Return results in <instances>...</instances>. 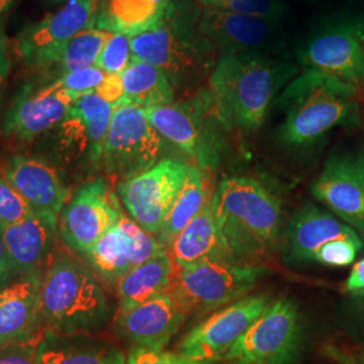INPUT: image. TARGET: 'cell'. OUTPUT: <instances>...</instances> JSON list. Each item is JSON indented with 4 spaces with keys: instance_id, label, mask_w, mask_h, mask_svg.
<instances>
[{
    "instance_id": "obj_35",
    "label": "cell",
    "mask_w": 364,
    "mask_h": 364,
    "mask_svg": "<svg viewBox=\"0 0 364 364\" xmlns=\"http://www.w3.org/2000/svg\"><path fill=\"white\" fill-rule=\"evenodd\" d=\"M105 77V73L102 69H99L97 66H91L65 73L55 81H53V84L57 88H63L72 93L78 99L82 95L96 91Z\"/></svg>"
},
{
    "instance_id": "obj_40",
    "label": "cell",
    "mask_w": 364,
    "mask_h": 364,
    "mask_svg": "<svg viewBox=\"0 0 364 364\" xmlns=\"http://www.w3.org/2000/svg\"><path fill=\"white\" fill-rule=\"evenodd\" d=\"M18 270L14 264L13 259L6 248V245L3 242V237L0 234V289L7 287L11 284L15 277H18Z\"/></svg>"
},
{
    "instance_id": "obj_31",
    "label": "cell",
    "mask_w": 364,
    "mask_h": 364,
    "mask_svg": "<svg viewBox=\"0 0 364 364\" xmlns=\"http://www.w3.org/2000/svg\"><path fill=\"white\" fill-rule=\"evenodd\" d=\"M114 33L92 27L81 31L53 55L50 64L60 66L63 75L96 66L107 41Z\"/></svg>"
},
{
    "instance_id": "obj_7",
    "label": "cell",
    "mask_w": 364,
    "mask_h": 364,
    "mask_svg": "<svg viewBox=\"0 0 364 364\" xmlns=\"http://www.w3.org/2000/svg\"><path fill=\"white\" fill-rule=\"evenodd\" d=\"M264 274L255 264L207 260L176 269L170 291L191 314H203L246 297Z\"/></svg>"
},
{
    "instance_id": "obj_2",
    "label": "cell",
    "mask_w": 364,
    "mask_h": 364,
    "mask_svg": "<svg viewBox=\"0 0 364 364\" xmlns=\"http://www.w3.org/2000/svg\"><path fill=\"white\" fill-rule=\"evenodd\" d=\"M285 120L279 129L282 144L309 146L356 112V87L323 72L304 69L281 95Z\"/></svg>"
},
{
    "instance_id": "obj_43",
    "label": "cell",
    "mask_w": 364,
    "mask_h": 364,
    "mask_svg": "<svg viewBox=\"0 0 364 364\" xmlns=\"http://www.w3.org/2000/svg\"><path fill=\"white\" fill-rule=\"evenodd\" d=\"M332 356H333L340 364H359L358 362H355L353 358H351V356H348V355H346V353H343V352L336 351V350L332 351Z\"/></svg>"
},
{
    "instance_id": "obj_25",
    "label": "cell",
    "mask_w": 364,
    "mask_h": 364,
    "mask_svg": "<svg viewBox=\"0 0 364 364\" xmlns=\"http://www.w3.org/2000/svg\"><path fill=\"white\" fill-rule=\"evenodd\" d=\"M166 250L176 269L207 260L236 262L221 234L210 200Z\"/></svg>"
},
{
    "instance_id": "obj_12",
    "label": "cell",
    "mask_w": 364,
    "mask_h": 364,
    "mask_svg": "<svg viewBox=\"0 0 364 364\" xmlns=\"http://www.w3.org/2000/svg\"><path fill=\"white\" fill-rule=\"evenodd\" d=\"M304 69L340 78L352 85L364 81V23L344 21L314 30L299 53Z\"/></svg>"
},
{
    "instance_id": "obj_13",
    "label": "cell",
    "mask_w": 364,
    "mask_h": 364,
    "mask_svg": "<svg viewBox=\"0 0 364 364\" xmlns=\"http://www.w3.org/2000/svg\"><path fill=\"white\" fill-rule=\"evenodd\" d=\"M269 304L267 294H254L223 306L185 335L178 352L204 362L224 359Z\"/></svg>"
},
{
    "instance_id": "obj_45",
    "label": "cell",
    "mask_w": 364,
    "mask_h": 364,
    "mask_svg": "<svg viewBox=\"0 0 364 364\" xmlns=\"http://www.w3.org/2000/svg\"><path fill=\"white\" fill-rule=\"evenodd\" d=\"M156 3L159 7H162L164 10H168L170 4H171V0H156Z\"/></svg>"
},
{
    "instance_id": "obj_5",
    "label": "cell",
    "mask_w": 364,
    "mask_h": 364,
    "mask_svg": "<svg viewBox=\"0 0 364 364\" xmlns=\"http://www.w3.org/2000/svg\"><path fill=\"white\" fill-rule=\"evenodd\" d=\"M200 11L170 4L164 18L131 37L132 57L165 72L173 87L203 77L213 46L198 26Z\"/></svg>"
},
{
    "instance_id": "obj_1",
    "label": "cell",
    "mask_w": 364,
    "mask_h": 364,
    "mask_svg": "<svg viewBox=\"0 0 364 364\" xmlns=\"http://www.w3.org/2000/svg\"><path fill=\"white\" fill-rule=\"evenodd\" d=\"M294 68L267 54L221 55L209 75V95L225 130L262 126L274 96Z\"/></svg>"
},
{
    "instance_id": "obj_15",
    "label": "cell",
    "mask_w": 364,
    "mask_h": 364,
    "mask_svg": "<svg viewBox=\"0 0 364 364\" xmlns=\"http://www.w3.org/2000/svg\"><path fill=\"white\" fill-rule=\"evenodd\" d=\"M312 193L364 237V151L331 156L313 183Z\"/></svg>"
},
{
    "instance_id": "obj_48",
    "label": "cell",
    "mask_w": 364,
    "mask_h": 364,
    "mask_svg": "<svg viewBox=\"0 0 364 364\" xmlns=\"http://www.w3.org/2000/svg\"><path fill=\"white\" fill-rule=\"evenodd\" d=\"M53 1H61V0H53Z\"/></svg>"
},
{
    "instance_id": "obj_44",
    "label": "cell",
    "mask_w": 364,
    "mask_h": 364,
    "mask_svg": "<svg viewBox=\"0 0 364 364\" xmlns=\"http://www.w3.org/2000/svg\"><path fill=\"white\" fill-rule=\"evenodd\" d=\"M15 0H0V19L4 14L10 10V7L13 6Z\"/></svg>"
},
{
    "instance_id": "obj_3",
    "label": "cell",
    "mask_w": 364,
    "mask_h": 364,
    "mask_svg": "<svg viewBox=\"0 0 364 364\" xmlns=\"http://www.w3.org/2000/svg\"><path fill=\"white\" fill-rule=\"evenodd\" d=\"M210 204L235 259L262 255L277 243L281 203L259 181L227 177L210 197Z\"/></svg>"
},
{
    "instance_id": "obj_34",
    "label": "cell",
    "mask_w": 364,
    "mask_h": 364,
    "mask_svg": "<svg viewBox=\"0 0 364 364\" xmlns=\"http://www.w3.org/2000/svg\"><path fill=\"white\" fill-rule=\"evenodd\" d=\"M34 210L4 176H0V225L25 220Z\"/></svg>"
},
{
    "instance_id": "obj_21",
    "label": "cell",
    "mask_w": 364,
    "mask_h": 364,
    "mask_svg": "<svg viewBox=\"0 0 364 364\" xmlns=\"http://www.w3.org/2000/svg\"><path fill=\"white\" fill-rule=\"evenodd\" d=\"M58 218L52 212H34L25 220L0 225L3 242L21 277L39 274L58 235Z\"/></svg>"
},
{
    "instance_id": "obj_16",
    "label": "cell",
    "mask_w": 364,
    "mask_h": 364,
    "mask_svg": "<svg viewBox=\"0 0 364 364\" xmlns=\"http://www.w3.org/2000/svg\"><path fill=\"white\" fill-rule=\"evenodd\" d=\"M162 248L156 237L123 213L84 258L93 273L105 281L117 284L126 274Z\"/></svg>"
},
{
    "instance_id": "obj_33",
    "label": "cell",
    "mask_w": 364,
    "mask_h": 364,
    "mask_svg": "<svg viewBox=\"0 0 364 364\" xmlns=\"http://www.w3.org/2000/svg\"><path fill=\"white\" fill-rule=\"evenodd\" d=\"M131 60V37L122 33H114L112 37L107 41L96 66L102 69L105 75L122 76V73L130 64Z\"/></svg>"
},
{
    "instance_id": "obj_32",
    "label": "cell",
    "mask_w": 364,
    "mask_h": 364,
    "mask_svg": "<svg viewBox=\"0 0 364 364\" xmlns=\"http://www.w3.org/2000/svg\"><path fill=\"white\" fill-rule=\"evenodd\" d=\"M204 6L218 10L243 14L257 18L282 21L287 4L282 0H198Z\"/></svg>"
},
{
    "instance_id": "obj_41",
    "label": "cell",
    "mask_w": 364,
    "mask_h": 364,
    "mask_svg": "<svg viewBox=\"0 0 364 364\" xmlns=\"http://www.w3.org/2000/svg\"><path fill=\"white\" fill-rule=\"evenodd\" d=\"M346 289L350 291V293H360L364 290V259L359 260L353 269L351 270V274L347 279V284H346Z\"/></svg>"
},
{
    "instance_id": "obj_19",
    "label": "cell",
    "mask_w": 364,
    "mask_h": 364,
    "mask_svg": "<svg viewBox=\"0 0 364 364\" xmlns=\"http://www.w3.org/2000/svg\"><path fill=\"white\" fill-rule=\"evenodd\" d=\"M189 314L169 290L136 306L119 309L115 329L134 348L164 350Z\"/></svg>"
},
{
    "instance_id": "obj_26",
    "label": "cell",
    "mask_w": 364,
    "mask_h": 364,
    "mask_svg": "<svg viewBox=\"0 0 364 364\" xmlns=\"http://www.w3.org/2000/svg\"><path fill=\"white\" fill-rule=\"evenodd\" d=\"M38 364H126V356L114 344L88 333L46 331L39 340Z\"/></svg>"
},
{
    "instance_id": "obj_22",
    "label": "cell",
    "mask_w": 364,
    "mask_h": 364,
    "mask_svg": "<svg viewBox=\"0 0 364 364\" xmlns=\"http://www.w3.org/2000/svg\"><path fill=\"white\" fill-rule=\"evenodd\" d=\"M41 273L0 289V348L31 340L41 323Z\"/></svg>"
},
{
    "instance_id": "obj_24",
    "label": "cell",
    "mask_w": 364,
    "mask_h": 364,
    "mask_svg": "<svg viewBox=\"0 0 364 364\" xmlns=\"http://www.w3.org/2000/svg\"><path fill=\"white\" fill-rule=\"evenodd\" d=\"M338 239H362L348 224L333 218L323 209L306 204L289 223L287 234V257L296 263L313 262L317 251Z\"/></svg>"
},
{
    "instance_id": "obj_37",
    "label": "cell",
    "mask_w": 364,
    "mask_h": 364,
    "mask_svg": "<svg viewBox=\"0 0 364 364\" xmlns=\"http://www.w3.org/2000/svg\"><path fill=\"white\" fill-rule=\"evenodd\" d=\"M126 364H212V362L191 359L180 352L135 347L129 353Z\"/></svg>"
},
{
    "instance_id": "obj_47",
    "label": "cell",
    "mask_w": 364,
    "mask_h": 364,
    "mask_svg": "<svg viewBox=\"0 0 364 364\" xmlns=\"http://www.w3.org/2000/svg\"><path fill=\"white\" fill-rule=\"evenodd\" d=\"M225 364H240V363H237V362H230V363H225Z\"/></svg>"
},
{
    "instance_id": "obj_42",
    "label": "cell",
    "mask_w": 364,
    "mask_h": 364,
    "mask_svg": "<svg viewBox=\"0 0 364 364\" xmlns=\"http://www.w3.org/2000/svg\"><path fill=\"white\" fill-rule=\"evenodd\" d=\"M10 68H11V63H10V57H9L7 46H6V39L0 33V102L3 97L6 81H7L9 73H10Z\"/></svg>"
},
{
    "instance_id": "obj_14",
    "label": "cell",
    "mask_w": 364,
    "mask_h": 364,
    "mask_svg": "<svg viewBox=\"0 0 364 364\" xmlns=\"http://www.w3.org/2000/svg\"><path fill=\"white\" fill-rule=\"evenodd\" d=\"M115 107L96 92L80 96L63 122L55 127L57 144L75 161L99 166L103 164L105 146Z\"/></svg>"
},
{
    "instance_id": "obj_27",
    "label": "cell",
    "mask_w": 364,
    "mask_h": 364,
    "mask_svg": "<svg viewBox=\"0 0 364 364\" xmlns=\"http://www.w3.org/2000/svg\"><path fill=\"white\" fill-rule=\"evenodd\" d=\"M176 267L168 250L162 248L154 257L126 274L117 282L120 309H127L168 293Z\"/></svg>"
},
{
    "instance_id": "obj_28",
    "label": "cell",
    "mask_w": 364,
    "mask_h": 364,
    "mask_svg": "<svg viewBox=\"0 0 364 364\" xmlns=\"http://www.w3.org/2000/svg\"><path fill=\"white\" fill-rule=\"evenodd\" d=\"M212 195L205 171L192 165L180 195L177 196L159 234L156 235V240L162 247L165 250L169 247L174 237L207 205Z\"/></svg>"
},
{
    "instance_id": "obj_23",
    "label": "cell",
    "mask_w": 364,
    "mask_h": 364,
    "mask_svg": "<svg viewBox=\"0 0 364 364\" xmlns=\"http://www.w3.org/2000/svg\"><path fill=\"white\" fill-rule=\"evenodd\" d=\"M4 177L34 212L60 215L69 200V192L57 170L41 158L14 156L6 166Z\"/></svg>"
},
{
    "instance_id": "obj_38",
    "label": "cell",
    "mask_w": 364,
    "mask_h": 364,
    "mask_svg": "<svg viewBox=\"0 0 364 364\" xmlns=\"http://www.w3.org/2000/svg\"><path fill=\"white\" fill-rule=\"evenodd\" d=\"M38 343L31 340L0 348V364H38Z\"/></svg>"
},
{
    "instance_id": "obj_6",
    "label": "cell",
    "mask_w": 364,
    "mask_h": 364,
    "mask_svg": "<svg viewBox=\"0 0 364 364\" xmlns=\"http://www.w3.org/2000/svg\"><path fill=\"white\" fill-rule=\"evenodd\" d=\"M144 112L158 134L192 158L197 168H218L223 156L221 123L209 92L181 103L144 108Z\"/></svg>"
},
{
    "instance_id": "obj_30",
    "label": "cell",
    "mask_w": 364,
    "mask_h": 364,
    "mask_svg": "<svg viewBox=\"0 0 364 364\" xmlns=\"http://www.w3.org/2000/svg\"><path fill=\"white\" fill-rule=\"evenodd\" d=\"M124 100L142 108L170 105L174 102V87L164 70L132 57L122 73Z\"/></svg>"
},
{
    "instance_id": "obj_17",
    "label": "cell",
    "mask_w": 364,
    "mask_h": 364,
    "mask_svg": "<svg viewBox=\"0 0 364 364\" xmlns=\"http://www.w3.org/2000/svg\"><path fill=\"white\" fill-rule=\"evenodd\" d=\"M198 26L221 55L267 54L279 42L281 21L231 13L204 6Z\"/></svg>"
},
{
    "instance_id": "obj_9",
    "label": "cell",
    "mask_w": 364,
    "mask_h": 364,
    "mask_svg": "<svg viewBox=\"0 0 364 364\" xmlns=\"http://www.w3.org/2000/svg\"><path fill=\"white\" fill-rule=\"evenodd\" d=\"M189 164L165 158L150 169L117 183V197L131 219L158 235L191 170Z\"/></svg>"
},
{
    "instance_id": "obj_20",
    "label": "cell",
    "mask_w": 364,
    "mask_h": 364,
    "mask_svg": "<svg viewBox=\"0 0 364 364\" xmlns=\"http://www.w3.org/2000/svg\"><path fill=\"white\" fill-rule=\"evenodd\" d=\"M76 100V96L57 88L53 82L36 91L27 90L9 111L4 132L22 141H33L55 129Z\"/></svg>"
},
{
    "instance_id": "obj_29",
    "label": "cell",
    "mask_w": 364,
    "mask_h": 364,
    "mask_svg": "<svg viewBox=\"0 0 364 364\" xmlns=\"http://www.w3.org/2000/svg\"><path fill=\"white\" fill-rule=\"evenodd\" d=\"M165 13L156 0H107L99 9L95 27L134 37L156 25Z\"/></svg>"
},
{
    "instance_id": "obj_36",
    "label": "cell",
    "mask_w": 364,
    "mask_h": 364,
    "mask_svg": "<svg viewBox=\"0 0 364 364\" xmlns=\"http://www.w3.org/2000/svg\"><path fill=\"white\" fill-rule=\"evenodd\" d=\"M362 247V239L332 240L317 251L313 262L326 266H348L355 260Z\"/></svg>"
},
{
    "instance_id": "obj_39",
    "label": "cell",
    "mask_w": 364,
    "mask_h": 364,
    "mask_svg": "<svg viewBox=\"0 0 364 364\" xmlns=\"http://www.w3.org/2000/svg\"><path fill=\"white\" fill-rule=\"evenodd\" d=\"M96 93L114 107H117L124 100V87L120 75H105V80L96 90Z\"/></svg>"
},
{
    "instance_id": "obj_11",
    "label": "cell",
    "mask_w": 364,
    "mask_h": 364,
    "mask_svg": "<svg viewBox=\"0 0 364 364\" xmlns=\"http://www.w3.org/2000/svg\"><path fill=\"white\" fill-rule=\"evenodd\" d=\"M123 215L119 200L103 178L85 182L58 218V234L82 258Z\"/></svg>"
},
{
    "instance_id": "obj_46",
    "label": "cell",
    "mask_w": 364,
    "mask_h": 364,
    "mask_svg": "<svg viewBox=\"0 0 364 364\" xmlns=\"http://www.w3.org/2000/svg\"><path fill=\"white\" fill-rule=\"evenodd\" d=\"M356 294H358V296H360V297H363L364 299V290L363 291H360V293H356Z\"/></svg>"
},
{
    "instance_id": "obj_4",
    "label": "cell",
    "mask_w": 364,
    "mask_h": 364,
    "mask_svg": "<svg viewBox=\"0 0 364 364\" xmlns=\"http://www.w3.org/2000/svg\"><path fill=\"white\" fill-rule=\"evenodd\" d=\"M109 304L96 275L82 262L58 255L42 275L41 316L49 331L88 333L105 326Z\"/></svg>"
},
{
    "instance_id": "obj_10",
    "label": "cell",
    "mask_w": 364,
    "mask_h": 364,
    "mask_svg": "<svg viewBox=\"0 0 364 364\" xmlns=\"http://www.w3.org/2000/svg\"><path fill=\"white\" fill-rule=\"evenodd\" d=\"M162 136L151 126L144 108L123 102L115 107L105 139V169L122 180L150 169L161 159Z\"/></svg>"
},
{
    "instance_id": "obj_8",
    "label": "cell",
    "mask_w": 364,
    "mask_h": 364,
    "mask_svg": "<svg viewBox=\"0 0 364 364\" xmlns=\"http://www.w3.org/2000/svg\"><path fill=\"white\" fill-rule=\"evenodd\" d=\"M301 320L289 299L270 302L224 356L240 364H289L299 351Z\"/></svg>"
},
{
    "instance_id": "obj_18",
    "label": "cell",
    "mask_w": 364,
    "mask_h": 364,
    "mask_svg": "<svg viewBox=\"0 0 364 364\" xmlns=\"http://www.w3.org/2000/svg\"><path fill=\"white\" fill-rule=\"evenodd\" d=\"M100 0H69L18 38V50L28 66L49 65L53 55L81 31L95 27Z\"/></svg>"
},
{
    "instance_id": "obj_49",
    "label": "cell",
    "mask_w": 364,
    "mask_h": 364,
    "mask_svg": "<svg viewBox=\"0 0 364 364\" xmlns=\"http://www.w3.org/2000/svg\"><path fill=\"white\" fill-rule=\"evenodd\" d=\"M363 114H364V108H363Z\"/></svg>"
}]
</instances>
